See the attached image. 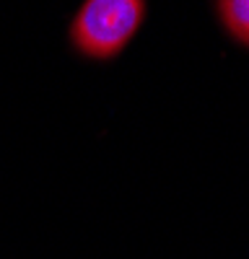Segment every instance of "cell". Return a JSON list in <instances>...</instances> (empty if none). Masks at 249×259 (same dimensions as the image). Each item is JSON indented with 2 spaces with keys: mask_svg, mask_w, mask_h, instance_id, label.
<instances>
[{
  "mask_svg": "<svg viewBox=\"0 0 249 259\" xmlns=\"http://www.w3.org/2000/svg\"><path fill=\"white\" fill-rule=\"evenodd\" d=\"M145 0H83L70 24L73 45L89 57H114L138 31Z\"/></svg>",
  "mask_w": 249,
  "mask_h": 259,
  "instance_id": "6da1fadb",
  "label": "cell"
},
{
  "mask_svg": "<svg viewBox=\"0 0 249 259\" xmlns=\"http://www.w3.org/2000/svg\"><path fill=\"white\" fill-rule=\"evenodd\" d=\"M218 13L228 34L249 47V0H218Z\"/></svg>",
  "mask_w": 249,
  "mask_h": 259,
  "instance_id": "7a4b0ae2",
  "label": "cell"
}]
</instances>
